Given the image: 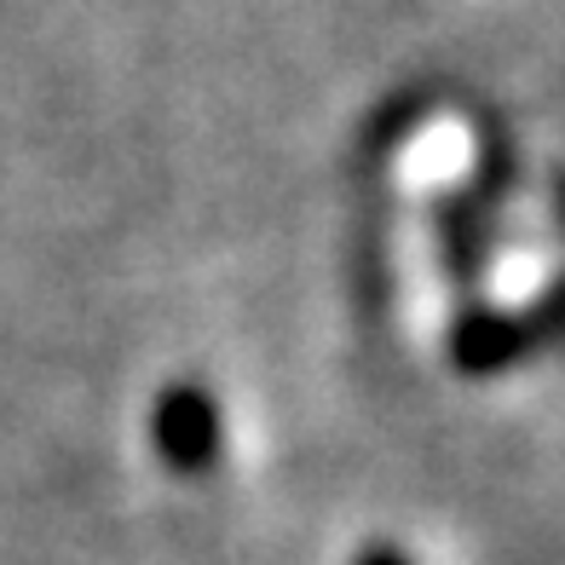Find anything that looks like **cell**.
Wrapping results in <instances>:
<instances>
[{"instance_id":"obj_3","label":"cell","mask_w":565,"mask_h":565,"mask_svg":"<svg viewBox=\"0 0 565 565\" xmlns=\"http://www.w3.org/2000/svg\"><path fill=\"white\" fill-rule=\"evenodd\" d=\"M352 565H409V554L393 548V543H364V548L352 554Z\"/></svg>"},{"instance_id":"obj_2","label":"cell","mask_w":565,"mask_h":565,"mask_svg":"<svg viewBox=\"0 0 565 565\" xmlns=\"http://www.w3.org/2000/svg\"><path fill=\"white\" fill-rule=\"evenodd\" d=\"M445 352L468 381H491L520 370L531 352H543V335H536L525 306H461L445 335Z\"/></svg>"},{"instance_id":"obj_1","label":"cell","mask_w":565,"mask_h":565,"mask_svg":"<svg viewBox=\"0 0 565 565\" xmlns=\"http://www.w3.org/2000/svg\"><path fill=\"white\" fill-rule=\"evenodd\" d=\"M150 450L168 473L179 479H202L214 473V461L225 450V422H220V398L196 381H173L150 398Z\"/></svg>"}]
</instances>
